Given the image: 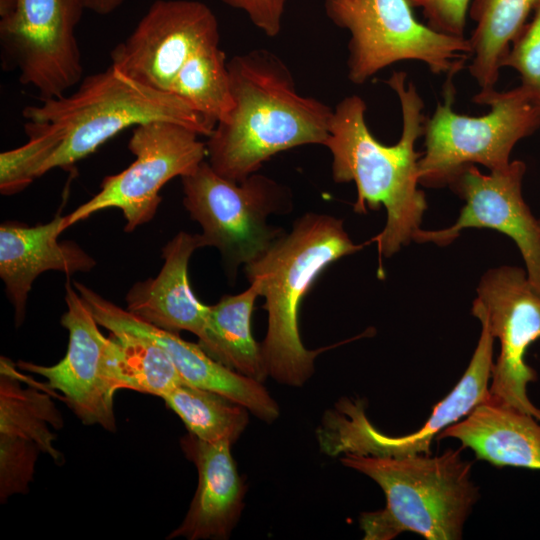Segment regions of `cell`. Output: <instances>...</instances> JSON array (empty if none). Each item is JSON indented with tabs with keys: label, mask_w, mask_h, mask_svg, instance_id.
Returning <instances> with one entry per match:
<instances>
[{
	"label": "cell",
	"mask_w": 540,
	"mask_h": 540,
	"mask_svg": "<svg viewBox=\"0 0 540 540\" xmlns=\"http://www.w3.org/2000/svg\"><path fill=\"white\" fill-rule=\"evenodd\" d=\"M397 95L402 113V132L394 145L379 142L369 130L366 103L358 95L343 98L333 108L329 136L324 144L332 156V178L336 183L354 182L357 190L353 211L386 209L383 230L369 242L377 244L379 273L382 259L396 254L414 240L427 209L419 188L415 149L424 134V101L415 84L403 71H394L385 81Z\"/></svg>",
	"instance_id": "cell-1"
},
{
	"label": "cell",
	"mask_w": 540,
	"mask_h": 540,
	"mask_svg": "<svg viewBox=\"0 0 540 540\" xmlns=\"http://www.w3.org/2000/svg\"><path fill=\"white\" fill-rule=\"evenodd\" d=\"M234 105L208 137V163L220 176L241 182L274 155L325 144L333 108L297 90L286 63L267 49L228 60Z\"/></svg>",
	"instance_id": "cell-2"
},
{
	"label": "cell",
	"mask_w": 540,
	"mask_h": 540,
	"mask_svg": "<svg viewBox=\"0 0 540 540\" xmlns=\"http://www.w3.org/2000/svg\"><path fill=\"white\" fill-rule=\"evenodd\" d=\"M24 131L39 147L40 176L69 168L128 127L169 121L209 137L216 124L177 95L147 87L113 65L83 77L70 94L28 105Z\"/></svg>",
	"instance_id": "cell-3"
},
{
	"label": "cell",
	"mask_w": 540,
	"mask_h": 540,
	"mask_svg": "<svg viewBox=\"0 0 540 540\" xmlns=\"http://www.w3.org/2000/svg\"><path fill=\"white\" fill-rule=\"evenodd\" d=\"M362 247L351 240L341 219L310 212L244 265L249 282L258 284L265 300L267 331L260 345L268 376L289 386H302L311 377L315 358L327 348L308 350L303 345L301 302L330 264Z\"/></svg>",
	"instance_id": "cell-4"
},
{
	"label": "cell",
	"mask_w": 540,
	"mask_h": 540,
	"mask_svg": "<svg viewBox=\"0 0 540 540\" xmlns=\"http://www.w3.org/2000/svg\"><path fill=\"white\" fill-rule=\"evenodd\" d=\"M462 449L435 456L343 454L342 464L370 477L386 497L383 509L361 514L363 538L391 540L408 531L427 540L461 539L480 497L471 479L472 462L462 458Z\"/></svg>",
	"instance_id": "cell-5"
},
{
	"label": "cell",
	"mask_w": 540,
	"mask_h": 540,
	"mask_svg": "<svg viewBox=\"0 0 540 540\" xmlns=\"http://www.w3.org/2000/svg\"><path fill=\"white\" fill-rule=\"evenodd\" d=\"M448 76L444 101L424 125L425 151L418 163L421 186H447L462 167L480 164L489 171L503 169L511 162L515 145L540 128V106L520 85L507 91H480L472 99L487 105L482 116L454 112L455 87Z\"/></svg>",
	"instance_id": "cell-6"
},
{
	"label": "cell",
	"mask_w": 540,
	"mask_h": 540,
	"mask_svg": "<svg viewBox=\"0 0 540 540\" xmlns=\"http://www.w3.org/2000/svg\"><path fill=\"white\" fill-rule=\"evenodd\" d=\"M324 7L350 34L347 77L355 85L400 61H420L434 74L456 76L469 59L468 38L419 22L408 0H325Z\"/></svg>",
	"instance_id": "cell-7"
},
{
	"label": "cell",
	"mask_w": 540,
	"mask_h": 540,
	"mask_svg": "<svg viewBox=\"0 0 540 540\" xmlns=\"http://www.w3.org/2000/svg\"><path fill=\"white\" fill-rule=\"evenodd\" d=\"M181 180L183 204L202 228L203 247L217 248L228 272L258 258L285 232L268 217L291 211L292 195L268 176L257 172L235 182L203 161Z\"/></svg>",
	"instance_id": "cell-8"
},
{
	"label": "cell",
	"mask_w": 540,
	"mask_h": 540,
	"mask_svg": "<svg viewBox=\"0 0 540 540\" xmlns=\"http://www.w3.org/2000/svg\"><path fill=\"white\" fill-rule=\"evenodd\" d=\"M84 0H0L4 68L17 71L40 101L67 93L83 78L76 27Z\"/></svg>",
	"instance_id": "cell-9"
},
{
	"label": "cell",
	"mask_w": 540,
	"mask_h": 540,
	"mask_svg": "<svg viewBox=\"0 0 540 540\" xmlns=\"http://www.w3.org/2000/svg\"><path fill=\"white\" fill-rule=\"evenodd\" d=\"M480 323L481 334L464 374L450 393L434 406L422 427L406 435H387L369 421L364 401L341 399L325 414L318 428L322 451L331 456L346 453L391 457L431 454L434 438L490 395L495 338L487 325Z\"/></svg>",
	"instance_id": "cell-10"
},
{
	"label": "cell",
	"mask_w": 540,
	"mask_h": 540,
	"mask_svg": "<svg viewBox=\"0 0 540 540\" xmlns=\"http://www.w3.org/2000/svg\"><path fill=\"white\" fill-rule=\"evenodd\" d=\"M199 137L169 121L135 126L128 143L135 160L123 171L106 176L99 192L67 215L68 227L106 208L122 211L126 232L149 222L161 202V188L175 177L192 173L205 161L207 145Z\"/></svg>",
	"instance_id": "cell-11"
},
{
	"label": "cell",
	"mask_w": 540,
	"mask_h": 540,
	"mask_svg": "<svg viewBox=\"0 0 540 540\" xmlns=\"http://www.w3.org/2000/svg\"><path fill=\"white\" fill-rule=\"evenodd\" d=\"M476 291L471 313L500 343L490 397L540 422V409L527 393L528 384L537 381L538 375L525 361L530 345L540 339V290L525 269L503 265L487 270Z\"/></svg>",
	"instance_id": "cell-12"
},
{
	"label": "cell",
	"mask_w": 540,
	"mask_h": 540,
	"mask_svg": "<svg viewBox=\"0 0 540 540\" xmlns=\"http://www.w3.org/2000/svg\"><path fill=\"white\" fill-rule=\"evenodd\" d=\"M70 282L65 285L66 312L61 325L68 331L67 352L52 366L20 361L18 367L47 380L63 394L67 405L85 425L116 430L114 394L125 388L123 352L115 336L107 338Z\"/></svg>",
	"instance_id": "cell-13"
},
{
	"label": "cell",
	"mask_w": 540,
	"mask_h": 540,
	"mask_svg": "<svg viewBox=\"0 0 540 540\" xmlns=\"http://www.w3.org/2000/svg\"><path fill=\"white\" fill-rule=\"evenodd\" d=\"M525 172L521 160L489 174L474 164L462 167L447 185L464 201L457 220L444 229H420L413 241L447 246L466 228L496 230L515 242L529 280L540 290V224L522 195Z\"/></svg>",
	"instance_id": "cell-14"
},
{
	"label": "cell",
	"mask_w": 540,
	"mask_h": 540,
	"mask_svg": "<svg viewBox=\"0 0 540 540\" xmlns=\"http://www.w3.org/2000/svg\"><path fill=\"white\" fill-rule=\"evenodd\" d=\"M219 42L217 18L205 3L156 0L112 49L111 65L147 87L169 92L185 62L202 47Z\"/></svg>",
	"instance_id": "cell-15"
},
{
	"label": "cell",
	"mask_w": 540,
	"mask_h": 540,
	"mask_svg": "<svg viewBox=\"0 0 540 540\" xmlns=\"http://www.w3.org/2000/svg\"><path fill=\"white\" fill-rule=\"evenodd\" d=\"M74 287L100 326L111 333L143 336L160 345L185 383L219 393L267 423L278 418L279 407L261 382L231 370L209 356L199 344L143 321L84 284L74 282Z\"/></svg>",
	"instance_id": "cell-16"
},
{
	"label": "cell",
	"mask_w": 540,
	"mask_h": 540,
	"mask_svg": "<svg viewBox=\"0 0 540 540\" xmlns=\"http://www.w3.org/2000/svg\"><path fill=\"white\" fill-rule=\"evenodd\" d=\"M50 426H62L61 415L46 393L24 388L7 359L0 377V498L26 493L39 453L60 462Z\"/></svg>",
	"instance_id": "cell-17"
},
{
	"label": "cell",
	"mask_w": 540,
	"mask_h": 540,
	"mask_svg": "<svg viewBox=\"0 0 540 540\" xmlns=\"http://www.w3.org/2000/svg\"><path fill=\"white\" fill-rule=\"evenodd\" d=\"M67 228V216L59 213L48 223L36 226L1 224L0 277L15 309L16 326L24 320L32 283L41 273L55 270L70 276L95 266V260L76 243L58 241Z\"/></svg>",
	"instance_id": "cell-18"
},
{
	"label": "cell",
	"mask_w": 540,
	"mask_h": 540,
	"mask_svg": "<svg viewBox=\"0 0 540 540\" xmlns=\"http://www.w3.org/2000/svg\"><path fill=\"white\" fill-rule=\"evenodd\" d=\"M180 444L197 468L198 486L185 518L168 539H227L241 515L246 491L232 444L203 441L191 433Z\"/></svg>",
	"instance_id": "cell-19"
},
{
	"label": "cell",
	"mask_w": 540,
	"mask_h": 540,
	"mask_svg": "<svg viewBox=\"0 0 540 540\" xmlns=\"http://www.w3.org/2000/svg\"><path fill=\"white\" fill-rule=\"evenodd\" d=\"M203 247L200 234L181 231L162 249L163 266L154 278L134 284L126 295L127 310L158 328L189 331L204 339L209 306L192 291L188 265L193 252Z\"/></svg>",
	"instance_id": "cell-20"
},
{
	"label": "cell",
	"mask_w": 540,
	"mask_h": 540,
	"mask_svg": "<svg viewBox=\"0 0 540 540\" xmlns=\"http://www.w3.org/2000/svg\"><path fill=\"white\" fill-rule=\"evenodd\" d=\"M445 438L460 441L477 459L494 466L540 471V422L490 395L437 436L438 440Z\"/></svg>",
	"instance_id": "cell-21"
},
{
	"label": "cell",
	"mask_w": 540,
	"mask_h": 540,
	"mask_svg": "<svg viewBox=\"0 0 540 540\" xmlns=\"http://www.w3.org/2000/svg\"><path fill=\"white\" fill-rule=\"evenodd\" d=\"M259 286H250L235 295H224L209 306L203 350L216 361L246 377L262 382L268 376L261 345L251 331V317Z\"/></svg>",
	"instance_id": "cell-22"
},
{
	"label": "cell",
	"mask_w": 540,
	"mask_h": 540,
	"mask_svg": "<svg viewBox=\"0 0 540 540\" xmlns=\"http://www.w3.org/2000/svg\"><path fill=\"white\" fill-rule=\"evenodd\" d=\"M540 8V0H472L469 16L475 28L468 66L480 91L496 89L501 62L515 38Z\"/></svg>",
	"instance_id": "cell-23"
},
{
	"label": "cell",
	"mask_w": 540,
	"mask_h": 540,
	"mask_svg": "<svg viewBox=\"0 0 540 540\" xmlns=\"http://www.w3.org/2000/svg\"><path fill=\"white\" fill-rule=\"evenodd\" d=\"M162 399L180 417L189 433L203 441L233 444L249 421L248 410L241 404L185 382Z\"/></svg>",
	"instance_id": "cell-24"
},
{
	"label": "cell",
	"mask_w": 540,
	"mask_h": 540,
	"mask_svg": "<svg viewBox=\"0 0 540 540\" xmlns=\"http://www.w3.org/2000/svg\"><path fill=\"white\" fill-rule=\"evenodd\" d=\"M227 64L219 44L204 46L181 67L169 92L217 124L228 116L234 105Z\"/></svg>",
	"instance_id": "cell-25"
},
{
	"label": "cell",
	"mask_w": 540,
	"mask_h": 540,
	"mask_svg": "<svg viewBox=\"0 0 540 540\" xmlns=\"http://www.w3.org/2000/svg\"><path fill=\"white\" fill-rule=\"evenodd\" d=\"M123 352L125 389L163 397L184 382L166 351L152 340L128 333H111Z\"/></svg>",
	"instance_id": "cell-26"
},
{
	"label": "cell",
	"mask_w": 540,
	"mask_h": 540,
	"mask_svg": "<svg viewBox=\"0 0 540 540\" xmlns=\"http://www.w3.org/2000/svg\"><path fill=\"white\" fill-rule=\"evenodd\" d=\"M502 67L519 74L521 86L540 106V8L511 44Z\"/></svg>",
	"instance_id": "cell-27"
},
{
	"label": "cell",
	"mask_w": 540,
	"mask_h": 540,
	"mask_svg": "<svg viewBox=\"0 0 540 540\" xmlns=\"http://www.w3.org/2000/svg\"><path fill=\"white\" fill-rule=\"evenodd\" d=\"M472 0H408L421 8L427 25L444 34L463 37L466 16Z\"/></svg>",
	"instance_id": "cell-28"
},
{
	"label": "cell",
	"mask_w": 540,
	"mask_h": 540,
	"mask_svg": "<svg viewBox=\"0 0 540 540\" xmlns=\"http://www.w3.org/2000/svg\"><path fill=\"white\" fill-rule=\"evenodd\" d=\"M226 5L247 14L250 21L268 37L281 30L287 0H222Z\"/></svg>",
	"instance_id": "cell-29"
},
{
	"label": "cell",
	"mask_w": 540,
	"mask_h": 540,
	"mask_svg": "<svg viewBox=\"0 0 540 540\" xmlns=\"http://www.w3.org/2000/svg\"><path fill=\"white\" fill-rule=\"evenodd\" d=\"M124 0H84L85 7L100 15H107L116 10Z\"/></svg>",
	"instance_id": "cell-30"
},
{
	"label": "cell",
	"mask_w": 540,
	"mask_h": 540,
	"mask_svg": "<svg viewBox=\"0 0 540 540\" xmlns=\"http://www.w3.org/2000/svg\"><path fill=\"white\" fill-rule=\"evenodd\" d=\"M539 224H540V218H539Z\"/></svg>",
	"instance_id": "cell-31"
}]
</instances>
